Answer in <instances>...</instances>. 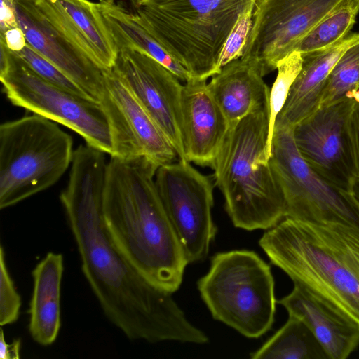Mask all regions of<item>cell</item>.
<instances>
[{"mask_svg":"<svg viewBox=\"0 0 359 359\" xmlns=\"http://www.w3.org/2000/svg\"><path fill=\"white\" fill-rule=\"evenodd\" d=\"M97 7L109 28L116 47H129L151 56L170 69L181 81L192 77L187 70L172 58L141 25L135 13L129 12L114 0L98 2Z\"/></svg>","mask_w":359,"mask_h":359,"instance_id":"cell-22","label":"cell"},{"mask_svg":"<svg viewBox=\"0 0 359 359\" xmlns=\"http://www.w3.org/2000/svg\"><path fill=\"white\" fill-rule=\"evenodd\" d=\"M15 53L45 81L71 93L92 100L72 79L27 43Z\"/></svg>","mask_w":359,"mask_h":359,"instance_id":"cell-27","label":"cell"},{"mask_svg":"<svg viewBox=\"0 0 359 359\" xmlns=\"http://www.w3.org/2000/svg\"><path fill=\"white\" fill-rule=\"evenodd\" d=\"M343 0H259L241 58L264 76L295 50L299 41Z\"/></svg>","mask_w":359,"mask_h":359,"instance_id":"cell-11","label":"cell"},{"mask_svg":"<svg viewBox=\"0 0 359 359\" xmlns=\"http://www.w3.org/2000/svg\"><path fill=\"white\" fill-rule=\"evenodd\" d=\"M63 271L62 255L49 252L32 272L33 290L29 309V332L32 339L41 346L53 344L60 332Z\"/></svg>","mask_w":359,"mask_h":359,"instance_id":"cell-21","label":"cell"},{"mask_svg":"<svg viewBox=\"0 0 359 359\" xmlns=\"http://www.w3.org/2000/svg\"><path fill=\"white\" fill-rule=\"evenodd\" d=\"M21 341L19 339H14L11 344H8L4 337L3 329L0 332V358L1 359H18Z\"/></svg>","mask_w":359,"mask_h":359,"instance_id":"cell-33","label":"cell"},{"mask_svg":"<svg viewBox=\"0 0 359 359\" xmlns=\"http://www.w3.org/2000/svg\"><path fill=\"white\" fill-rule=\"evenodd\" d=\"M46 17L104 71L115 64L118 48L97 7L89 0H34Z\"/></svg>","mask_w":359,"mask_h":359,"instance_id":"cell-18","label":"cell"},{"mask_svg":"<svg viewBox=\"0 0 359 359\" xmlns=\"http://www.w3.org/2000/svg\"><path fill=\"white\" fill-rule=\"evenodd\" d=\"M105 153L81 145L73 154L60 199L77 246L81 271L108 320L130 340L203 344L172 294L144 278L118 252L102 224L107 163Z\"/></svg>","mask_w":359,"mask_h":359,"instance_id":"cell-1","label":"cell"},{"mask_svg":"<svg viewBox=\"0 0 359 359\" xmlns=\"http://www.w3.org/2000/svg\"><path fill=\"white\" fill-rule=\"evenodd\" d=\"M141 25L194 79L221 70V55L241 18L259 0H130Z\"/></svg>","mask_w":359,"mask_h":359,"instance_id":"cell-5","label":"cell"},{"mask_svg":"<svg viewBox=\"0 0 359 359\" xmlns=\"http://www.w3.org/2000/svg\"><path fill=\"white\" fill-rule=\"evenodd\" d=\"M359 88V43L349 48L339 59L327 79L318 109L346 97Z\"/></svg>","mask_w":359,"mask_h":359,"instance_id":"cell-25","label":"cell"},{"mask_svg":"<svg viewBox=\"0 0 359 359\" xmlns=\"http://www.w3.org/2000/svg\"><path fill=\"white\" fill-rule=\"evenodd\" d=\"M355 102L346 97L317 109L293 127L296 147L305 161L326 180L348 191L357 176L348 133Z\"/></svg>","mask_w":359,"mask_h":359,"instance_id":"cell-13","label":"cell"},{"mask_svg":"<svg viewBox=\"0 0 359 359\" xmlns=\"http://www.w3.org/2000/svg\"><path fill=\"white\" fill-rule=\"evenodd\" d=\"M252 359H329L306 325L289 315L285 325L260 348L250 354Z\"/></svg>","mask_w":359,"mask_h":359,"instance_id":"cell-23","label":"cell"},{"mask_svg":"<svg viewBox=\"0 0 359 359\" xmlns=\"http://www.w3.org/2000/svg\"><path fill=\"white\" fill-rule=\"evenodd\" d=\"M350 191L359 203V175H357L351 186Z\"/></svg>","mask_w":359,"mask_h":359,"instance_id":"cell-34","label":"cell"},{"mask_svg":"<svg viewBox=\"0 0 359 359\" xmlns=\"http://www.w3.org/2000/svg\"><path fill=\"white\" fill-rule=\"evenodd\" d=\"M259 244L271 262L359 325V233L289 217Z\"/></svg>","mask_w":359,"mask_h":359,"instance_id":"cell-3","label":"cell"},{"mask_svg":"<svg viewBox=\"0 0 359 359\" xmlns=\"http://www.w3.org/2000/svg\"><path fill=\"white\" fill-rule=\"evenodd\" d=\"M111 0H99V2H107V1H109Z\"/></svg>","mask_w":359,"mask_h":359,"instance_id":"cell-37","label":"cell"},{"mask_svg":"<svg viewBox=\"0 0 359 359\" xmlns=\"http://www.w3.org/2000/svg\"><path fill=\"white\" fill-rule=\"evenodd\" d=\"M263 76L257 65L242 58L225 65L212 76L208 89L229 127L269 102L270 90Z\"/></svg>","mask_w":359,"mask_h":359,"instance_id":"cell-20","label":"cell"},{"mask_svg":"<svg viewBox=\"0 0 359 359\" xmlns=\"http://www.w3.org/2000/svg\"><path fill=\"white\" fill-rule=\"evenodd\" d=\"M100 99L109 123L111 157L147 161L158 168L179 160L174 147L128 86L111 69L104 71Z\"/></svg>","mask_w":359,"mask_h":359,"instance_id":"cell-12","label":"cell"},{"mask_svg":"<svg viewBox=\"0 0 359 359\" xmlns=\"http://www.w3.org/2000/svg\"><path fill=\"white\" fill-rule=\"evenodd\" d=\"M358 43L359 33H354L327 47L302 53V69L291 86L275 126L293 128L316 111L332 68L341 55Z\"/></svg>","mask_w":359,"mask_h":359,"instance_id":"cell-19","label":"cell"},{"mask_svg":"<svg viewBox=\"0 0 359 359\" xmlns=\"http://www.w3.org/2000/svg\"><path fill=\"white\" fill-rule=\"evenodd\" d=\"M155 184L188 263L204 259L217 231L210 179L190 162L178 160L157 169Z\"/></svg>","mask_w":359,"mask_h":359,"instance_id":"cell-10","label":"cell"},{"mask_svg":"<svg viewBox=\"0 0 359 359\" xmlns=\"http://www.w3.org/2000/svg\"><path fill=\"white\" fill-rule=\"evenodd\" d=\"M346 97L353 98L356 102L359 103V88L355 90L351 91L346 94Z\"/></svg>","mask_w":359,"mask_h":359,"instance_id":"cell-35","label":"cell"},{"mask_svg":"<svg viewBox=\"0 0 359 359\" xmlns=\"http://www.w3.org/2000/svg\"><path fill=\"white\" fill-rule=\"evenodd\" d=\"M269 102L229 127L212 163L215 184L233 225L269 229L286 217L282 189L266 159Z\"/></svg>","mask_w":359,"mask_h":359,"instance_id":"cell-4","label":"cell"},{"mask_svg":"<svg viewBox=\"0 0 359 359\" xmlns=\"http://www.w3.org/2000/svg\"><path fill=\"white\" fill-rule=\"evenodd\" d=\"M17 20L27 43L100 103L104 74L89 55L55 27L34 0H13Z\"/></svg>","mask_w":359,"mask_h":359,"instance_id":"cell-15","label":"cell"},{"mask_svg":"<svg viewBox=\"0 0 359 359\" xmlns=\"http://www.w3.org/2000/svg\"><path fill=\"white\" fill-rule=\"evenodd\" d=\"M73 140L34 114L0 126V208L13 206L55 184L72 163Z\"/></svg>","mask_w":359,"mask_h":359,"instance_id":"cell-7","label":"cell"},{"mask_svg":"<svg viewBox=\"0 0 359 359\" xmlns=\"http://www.w3.org/2000/svg\"><path fill=\"white\" fill-rule=\"evenodd\" d=\"M293 283L291 292L278 303L306 325L329 359L347 358L359 345V325L304 285Z\"/></svg>","mask_w":359,"mask_h":359,"instance_id":"cell-17","label":"cell"},{"mask_svg":"<svg viewBox=\"0 0 359 359\" xmlns=\"http://www.w3.org/2000/svg\"><path fill=\"white\" fill-rule=\"evenodd\" d=\"M353 6L359 13V0H350Z\"/></svg>","mask_w":359,"mask_h":359,"instance_id":"cell-36","label":"cell"},{"mask_svg":"<svg viewBox=\"0 0 359 359\" xmlns=\"http://www.w3.org/2000/svg\"><path fill=\"white\" fill-rule=\"evenodd\" d=\"M0 80L12 104L59 123L79 134L88 146L111 154L110 128L99 102L48 83L11 50L8 67Z\"/></svg>","mask_w":359,"mask_h":359,"instance_id":"cell-9","label":"cell"},{"mask_svg":"<svg viewBox=\"0 0 359 359\" xmlns=\"http://www.w3.org/2000/svg\"><path fill=\"white\" fill-rule=\"evenodd\" d=\"M302 56L294 50L285 56L277 65L278 74L269 93V125L266 143V159L271 155V145L278 115L282 110L291 86L302 69Z\"/></svg>","mask_w":359,"mask_h":359,"instance_id":"cell-26","label":"cell"},{"mask_svg":"<svg viewBox=\"0 0 359 359\" xmlns=\"http://www.w3.org/2000/svg\"><path fill=\"white\" fill-rule=\"evenodd\" d=\"M22 302L9 273L6 254L0 246V325L15 323L20 315Z\"/></svg>","mask_w":359,"mask_h":359,"instance_id":"cell-28","label":"cell"},{"mask_svg":"<svg viewBox=\"0 0 359 359\" xmlns=\"http://www.w3.org/2000/svg\"><path fill=\"white\" fill-rule=\"evenodd\" d=\"M197 285L214 319L248 338H259L271 329L274 280L270 266L254 251L215 254Z\"/></svg>","mask_w":359,"mask_h":359,"instance_id":"cell-6","label":"cell"},{"mask_svg":"<svg viewBox=\"0 0 359 359\" xmlns=\"http://www.w3.org/2000/svg\"><path fill=\"white\" fill-rule=\"evenodd\" d=\"M348 133L356 174L359 175V103L355 102L348 121Z\"/></svg>","mask_w":359,"mask_h":359,"instance_id":"cell-30","label":"cell"},{"mask_svg":"<svg viewBox=\"0 0 359 359\" xmlns=\"http://www.w3.org/2000/svg\"><path fill=\"white\" fill-rule=\"evenodd\" d=\"M112 70L168 138L179 160L187 161L182 130L180 80L161 63L137 49L118 50Z\"/></svg>","mask_w":359,"mask_h":359,"instance_id":"cell-14","label":"cell"},{"mask_svg":"<svg viewBox=\"0 0 359 359\" xmlns=\"http://www.w3.org/2000/svg\"><path fill=\"white\" fill-rule=\"evenodd\" d=\"M19 27L13 0H1L0 34L6 30Z\"/></svg>","mask_w":359,"mask_h":359,"instance_id":"cell-31","label":"cell"},{"mask_svg":"<svg viewBox=\"0 0 359 359\" xmlns=\"http://www.w3.org/2000/svg\"><path fill=\"white\" fill-rule=\"evenodd\" d=\"M206 81L191 78L183 85L182 130L187 161L211 167L229 124Z\"/></svg>","mask_w":359,"mask_h":359,"instance_id":"cell-16","label":"cell"},{"mask_svg":"<svg viewBox=\"0 0 359 359\" xmlns=\"http://www.w3.org/2000/svg\"><path fill=\"white\" fill-rule=\"evenodd\" d=\"M269 163L284 196L285 217L359 233L358 201L305 161L296 147L292 127L275 126Z\"/></svg>","mask_w":359,"mask_h":359,"instance_id":"cell-8","label":"cell"},{"mask_svg":"<svg viewBox=\"0 0 359 359\" xmlns=\"http://www.w3.org/2000/svg\"><path fill=\"white\" fill-rule=\"evenodd\" d=\"M157 169L147 161L125 162L111 157L102 224L115 248L144 278L173 293L189 263L158 196Z\"/></svg>","mask_w":359,"mask_h":359,"instance_id":"cell-2","label":"cell"},{"mask_svg":"<svg viewBox=\"0 0 359 359\" xmlns=\"http://www.w3.org/2000/svg\"><path fill=\"white\" fill-rule=\"evenodd\" d=\"M358 14L350 0H343L297 44L301 53L327 47L348 35Z\"/></svg>","mask_w":359,"mask_h":359,"instance_id":"cell-24","label":"cell"},{"mask_svg":"<svg viewBox=\"0 0 359 359\" xmlns=\"http://www.w3.org/2000/svg\"><path fill=\"white\" fill-rule=\"evenodd\" d=\"M253 12L250 11L244 14L234 27L223 49L220 68L242 57L252 25Z\"/></svg>","mask_w":359,"mask_h":359,"instance_id":"cell-29","label":"cell"},{"mask_svg":"<svg viewBox=\"0 0 359 359\" xmlns=\"http://www.w3.org/2000/svg\"><path fill=\"white\" fill-rule=\"evenodd\" d=\"M0 39L4 41L8 49L15 53L27 45L25 35L20 27L9 29L0 34Z\"/></svg>","mask_w":359,"mask_h":359,"instance_id":"cell-32","label":"cell"}]
</instances>
